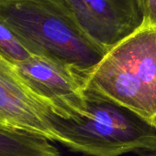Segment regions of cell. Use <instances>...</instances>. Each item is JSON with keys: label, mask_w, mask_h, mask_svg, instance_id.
I'll return each mask as SVG.
<instances>
[{"label": "cell", "mask_w": 156, "mask_h": 156, "mask_svg": "<svg viewBox=\"0 0 156 156\" xmlns=\"http://www.w3.org/2000/svg\"><path fill=\"white\" fill-rule=\"evenodd\" d=\"M80 75L86 94L119 104L156 127V26L143 24Z\"/></svg>", "instance_id": "7a4b0ae2"}, {"label": "cell", "mask_w": 156, "mask_h": 156, "mask_svg": "<svg viewBox=\"0 0 156 156\" xmlns=\"http://www.w3.org/2000/svg\"><path fill=\"white\" fill-rule=\"evenodd\" d=\"M142 156H156V152H154V153H149V154H143Z\"/></svg>", "instance_id": "30bf717a"}, {"label": "cell", "mask_w": 156, "mask_h": 156, "mask_svg": "<svg viewBox=\"0 0 156 156\" xmlns=\"http://www.w3.org/2000/svg\"><path fill=\"white\" fill-rule=\"evenodd\" d=\"M0 55L13 65L23 63L34 56L17 35L2 22H0Z\"/></svg>", "instance_id": "ba28073f"}, {"label": "cell", "mask_w": 156, "mask_h": 156, "mask_svg": "<svg viewBox=\"0 0 156 156\" xmlns=\"http://www.w3.org/2000/svg\"><path fill=\"white\" fill-rule=\"evenodd\" d=\"M82 29L109 50L143 25L136 0H63Z\"/></svg>", "instance_id": "8992f818"}, {"label": "cell", "mask_w": 156, "mask_h": 156, "mask_svg": "<svg viewBox=\"0 0 156 156\" xmlns=\"http://www.w3.org/2000/svg\"><path fill=\"white\" fill-rule=\"evenodd\" d=\"M0 22L35 56L84 73L108 51L80 27L63 0H0Z\"/></svg>", "instance_id": "6da1fadb"}, {"label": "cell", "mask_w": 156, "mask_h": 156, "mask_svg": "<svg viewBox=\"0 0 156 156\" xmlns=\"http://www.w3.org/2000/svg\"><path fill=\"white\" fill-rule=\"evenodd\" d=\"M87 97L86 116L77 120L54 116L59 144L86 156L156 152V127L119 104Z\"/></svg>", "instance_id": "3957f363"}, {"label": "cell", "mask_w": 156, "mask_h": 156, "mask_svg": "<svg viewBox=\"0 0 156 156\" xmlns=\"http://www.w3.org/2000/svg\"><path fill=\"white\" fill-rule=\"evenodd\" d=\"M15 67L26 83L56 115L74 120L86 116L88 97L82 76L73 68L35 55Z\"/></svg>", "instance_id": "5b68a950"}, {"label": "cell", "mask_w": 156, "mask_h": 156, "mask_svg": "<svg viewBox=\"0 0 156 156\" xmlns=\"http://www.w3.org/2000/svg\"><path fill=\"white\" fill-rule=\"evenodd\" d=\"M0 156H62L47 139L23 132L0 129Z\"/></svg>", "instance_id": "52a82bcc"}, {"label": "cell", "mask_w": 156, "mask_h": 156, "mask_svg": "<svg viewBox=\"0 0 156 156\" xmlns=\"http://www.w3.org/2000/svg\"><path fill=\"white\" fill-rule=\"evenodd\" d=\"M56 114L21 78L15 65L0 55V129L23 132L59 141Z\"/></svg>", "instance_id": "277c9868"}, {"label": "cell", "mask_w": 156, "mask_h": 156, "mask_svg": "<svg viewBox=\"0 0 156 156\" xmlns=\"http://www.w3.org/2000/svg\"><path fill=\"white\" fill-rule=\"evenodd\" d=\"M143 16V24L156 26V0H136Z\"/></svg>", "instance_id": "9c48e42d"}]
</instances>
